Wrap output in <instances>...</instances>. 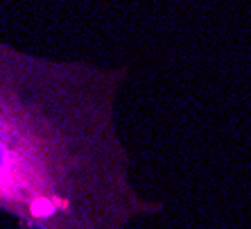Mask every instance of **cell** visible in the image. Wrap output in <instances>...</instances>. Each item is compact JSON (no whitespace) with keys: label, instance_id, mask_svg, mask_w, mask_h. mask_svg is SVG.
I'll list each match as a JSON object with an SVG mask.
<instances>
[{"label":"cell","instance_id":"obj_1","mask_svg":"<svg viewBox=\"0 0 251 229\" xmlns=\"http://www.w3.org/2000/svg\"><path fill=\"white\" fill-rule=\"evenodd\" d=\"M123 77L0 39V211L29 229H125L161 209L129 179L116 129Z\"/></svg>","mask_w":251,"mask_h":229}]
</instances>
